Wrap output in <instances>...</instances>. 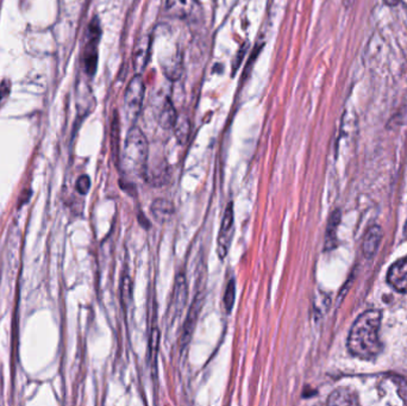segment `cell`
Returning a JSON list of instances; mask_svg holds the SVG:
<instances>
[{
  "label": "cell",
  "mask_w": 407,
  "mask_h": 406,
  "mask_svg": "<svg viewBox=\"0 0 407 406\" xmlns=\"http://www.w3.org/2000/svg\"><path fill=\"white\" fill-rule=\"evenodd\" d=\"M164 72L171 80L179 78L181 74V60L179 57L174 56L172 59L166 61V64H164Z\"/></svg>",
  "instance_id": "obj_15"
},
{
  "label": "cell",
  "mask_w": 407,
  "mask_h": 406,
  "mask_svg": "<svg viewBox=\"0 0 407 406\" xmlns=\"http://www.w3.org/2000/svg\"><path fill=\"white\" fill-rule=\"evenodd\" d=\"M101 38V26L98 19H93L88 29V43L84 54V64L87 74L93 75L97 71L98 64V42Z\"/></svg>",
  "instance_id": "obj_5"
},
{
  "label": "cell",
  "mask_w": 407,
  "mask_h": 406,
  "mask_svg": "<svg viewBox=\"0 0 407 406\" xmlns=\"http://www.w3.org/2000/svg\"><path fill=\"white\" fill-rule=\"evenodd\" d=\"M91 187V179L90 176H81L76 180V183H75V188L78 191L79 193L85 194L88 193V191H90Z\"/></svg>",
  "instance_id": "obj_20"
},
{
  "label": "cell",
  "mask_w": 407,
  "mask_h": 406,
  "mask_svg": "<svg viewBox=\"0 0 407 406\" xmlns=\"http://www.w3.org/2000/svg\"><path fill=\"white\" fill-rule=\"evenodd\" d=\"M202 303H204L202 293L199 292L198 295H195V300L192 303L191 308L187 312L186 321H185V325H183V334H181V337H180V346L183 349L191 341L193 330H195V325H197V321H198L199 313H200V310L202 308Z\"/></svg>",
  "instance_id": "obj_7"
},
{
  "label": "cell",
  "mask_w": 407,
  "mask_h": 406,
  "mask_svg": "<svg viewBox=\"0 0 407 406\" xmlns=\"http://www.w3.org/2000/svg\"><path fill=\"white\" fill-rule=\"evenodd\" d=\"M132 298V280H131L129 274H123L122 278V283H120V300H122V305L127 308L131 302Z\"/></svg>",
  "instance_id": "obj_14"
},
{
  "label": "cell",
  "mask_w": 407,
  "mask_h": 406,
  "mask_svg": "<svg viewBox=\"0 0 407 406\" xmlns=\"http://www.w3.org/2000/svg\"><path fill=\"white\" fill-rule=\"evenodd\" d=\"M234 208L230 203L225 209L224 216L222 220L221 229L217 239V252L221 259H225L228 255L229 248L231 244L232 237H234Z\"/></svg>",
  "instance_id": "obj_6"
},
{
  "label": "cell",
  "mask_w": 407,
  "mask_h": 406,
  "mask_svg": "<svg viewBox=\"0 0 407 406\" xmlns=\"http://www.w3.org/2000/svg\"><path fill=\"white\" fill-rule=\"evenodd\" d=\"M236 297V285L235 281L231 280L230 283H228L227 286V290H225L224 298H223V304H224L225 311L227 312H230L232 308H234V303H235Z\"/></svg>",
  "instance_id": "obj_18"
},
{
  "label": "cell",
  "mask_w": 407,
  "mask_h": 406,
  "mask_svg": "<svg viewBox=\"0 0 407 406\" xmlns=\"http://www.w3.org/2000/svg\"><path fill=\"white\" fill-rule=\"evenodd\" d=\"M178 115L176 108L173 106L172 101L166 98L164 104L161 105L160 110L157 111V122L164 129H171L176 125Z\"/></svg>",
  "instance_id": "obj_12"
},
{
  "label": "cell",
  "mask_w": 407,
  "mask_h": 406,
  "mask_svg": "<svg viewBox=\"0 0 407 406\" xmlns=\"http://www.w3.org/2000/svg\"><path fill=\"white\" fill-rule=\"evenodd\" d=\"M187 295H188V286H187L186 276L183 273H179L176 278V283H174L172 298H171L168 308V318L172 323L181 316L186 306Z\"/></svg>",
  "instance_id": "obj_4"
},
{
  "label": "cell",
  "mask_w": 407,
  "mask_h": 406,
  "mask_svg": "<svg viewBox=\"0 0 407 406\" xmlns=\"http://www.w3.org/2000/svg\"><path fill=\"white\" fill-rule=\"evenodd\" d=\"M384 1H385L386 5H389V6H394V5L398 4V3L401 1V0H384Z\"/></svg>",
  "instance_id": "obj_22"
},
{
  "label": "cell",
  "mask_w": 407,
  "mask_h": 406,
  "mask_svg": "<svg viewBox=\"0 0 407 406\" xmlns=\"http://www.w3.org/2000/svg\"><path fill=\"white\" fill-rule=\"evenodd\" d=\"M159 342H160V332H159V329L155 328L150 334L149 341V359L150 361L153 362L154 367H155L157 351H159Z\"/></svg>",
  "instance_id": "obj_17"
},
{
  "label": "cell",
  "mask_w": 407,
  "mask_h": 406,
  "mask_svg": "<svg viewBox=\"0 0 407 406\" xmlns=\"http://www.w3.org/2000/svg\"><path fill=\"white\" fill-rule=\"evenodd\" d=\"M111 148L113 159L120 164V115H117V112L113 113L111 122Z\"/></svg>",
  "instance_id": "obj_13"
},
{
  "label": "cell",
  "mask_w": 407,
  "mask_h": 406,
  "mask_svg": "<svg viewBox=\"0 0 407 406\" xmlns=\"http://www.w3.org/2000/svg\"><path fill=\"white\" fill-rule=\"evenodd\" d=\"M10 90H11L10 82L6 81V80L1 82V85H0V105L3 104V103L8 99Z\"/></svg>",
  "instance_id": "obj_21"
},
{
  "label": "cell",
  "mask_w": 407,
  "mask_h": 406,
  "mask_svg": "<svg viewBox=\"0 0 407 406\" xmlns=\"http://www.w3.org/2000/svg\"><path fill=\"white\" fill-rule=\"evenodd\" d=\"M387 279L396 291L403 292V293L407 292V256L396 261V264L391 267Z\"/></svg>",
  "instance_id": "obj_9"
},
{
  "label": "cell",
  "mask_w": 407,
  "mask_h": 406,
  "mask_svg": "<svg viewBox=\"0 0 407 406\" xmlns=\"http://www.w3.org/2000/svg\"><path fill=\"white\" fill-rule=\"evenodd\" d=\"M174 129H176V138L181 143H185L187 141V137H188V134H190V123L187 122V120H180L178 117Z\"/></svg>",
  "instance_id": "obj_19"
},
{
  "label": "cell",
  "mask_w": 407,
  "mask_h": 406,
  "mask_svg": "<svg viewBox=\"0 0 407 406\" xmlns=\"http://www.w3.org/2000/svg\"><path fill=\"white\" fill-rule=\"evenodd\" d=\"M150 211L159 223L164 224L172 218L176 208L172 201L165 198H160L153 201V204L150 206Z\"/></svg>",
  "instance_id": "obj_11"
},
{
  "label": "cell",
  "mask_w": 407,
  "mask_h": 406,
  "mask_svg": "<svg viewBox=\"0 0 407 406\" xmlns=\"http://www.w3.org/2000/svg\"><path fill=\"white\" fill-rule=\"evenodd\" d=\"M356 400L351 397L350 392L345 391V390H340V391L333 392V395H330L328 404L330 405H340V404H355Z\"/></svg>",
  "instance_id": "obj_16"
},
{
  "label": "cell",
  "mask_w": 407,
  "mask_h": 406,
  "mask_svg": "<svg viewBox=\"0 0 407 406\" xmlns=\"http://www.w3.org/2000/svg\"><path fill=\"white\" fill-rule=\"evenodd\" d=\"M405 234H406V235H407V223H406V227H405Z\"/></svg>",
  "instance_id": "obj_23"
},
{
  "label": "cell",
  "mask_w": 407,
  "mask_h": 406,
  "mask_svg": "<svg viewBox=\"0 0 407 406\" xmlns=\"http://www.w3.org/2000/svg\"><path fill=\"white\" fill-rule=\"evenodd\" d=\"M144 81L142 75H134L127 85L125 96H124V108L127 115L131 120H136L142 110L143 99H144Z\"/></svg>",
  "instance_id": "obj_3"
},
{
  "label": "cell",
  "mask_w": 407,
  "mask_h": 406,
  "mask_svg": "<svg viewBox=\"0 0 407 406\" xmlns=\"http://www.w3.org/2000/svg\"><path fill=\"white\" fill-rule=\"evenodd\" d=\"M403 1H405V3H406V4H407V0H403Z\"/></svg>",
  "instance_id": "obj_24"
},
{
  "label": "cell",
  "mask_w": 407,
  "mask_h": 406,
  "mask_svg": "<svg viewBox=\"0 0 407 406\" xmlns=\"http://www.w3.org/2000/svg\"><path fill=\"white\" fill-rule=\"evenodd\" d=\"M382 325V312L372 310L363 313L352 325L348 337V348L351 354L362 360L377 356L382 349L379 329Z\"/></svg>",
  "instance_id": "obj_1"
},
{
  "label": "cell",
  "mask_w": 407,
  "mask_h": 406,
  "mask_svg": "<svg viewBox=\"0 0 407 406\" xmlns=\"http://www.w3.org/2000/svg\"><path fill=\"white\" fill-rule=\"evenodd\" d=\"M198 10L197 0H166V12L173 18H191Z\"/></svg>",
  "instance_id": "obj_8"
},
{
  "label": "cell",
  "mask_w": 407,
  "mask_h": 406,
  "mask_svg": "<svg viewBox=\"0 0 407 406\" xmlns=\"http://www.w3.org/2000/svg\"><path fill=\"white\" fill-rule=\"evenodd\" d=\"M148 142L139 127L131 128L127 132L122 154V167L129 176H141L147 171Z\"/></svg>",
  "instance_id": "obj_2"
},
{
  "label": "cell",
  "mask_w": 407,
  "mask_h": 406,
  "mask_svg": "<svg viewBox=\"0 0 407 406\" xmlns=\"http://www.w3.org/2000/svg\"><path fill=\"white\" fill-rule=\"evenodd\" d=\"M150 55V38L149 36H143L139 38L136 42L132 54V60H134V67L136 71H143L148 64Z\"/></svg>",
  "instance_id": "obj_10"
}]
</instances>
